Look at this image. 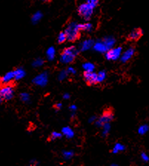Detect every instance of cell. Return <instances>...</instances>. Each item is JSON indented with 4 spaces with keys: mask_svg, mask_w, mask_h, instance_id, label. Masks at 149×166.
Returning <instances> with one entry per match:
<instances>
[{
    "mask_svg": "<svg viewBox=\"0 0 149 166\" xmlns=\"http://www.w3.org/2000/svg\"><path fill=\"white\" fill-rule=\"evenodd\" d=\"M65 33L67 36L68 41L71 42H76L80 38V35H81L79 25L76 22H70L65 28Z\"/></svg>",
    "mask_w": 149,
    "mask_h": 166,
    "instance_id": "cell-1",
    "label": "cell"
},
{
    "mask_svg": "<svg viewBox=\"0 0 149 166\" xmlns=\"http://www.w3.org/2000/svg\"><path fill=\"white\" fill-rule=\"evenodd\" d=\"M77 54V51L75 47H70V48H65L62 53V59L64 62L70 63L74 61L75 57Z\"/></svg>",
    "mask_w": 149,
    "mask_h": 166,
    "instance_id": "cell-2",
    "label": "cell"
},
{
    "mask_svg": "<svg viewBox=\"0 0 149 166\" xmlns=\"http://www.w3.org/2000/svg\"><path fill=\"white\" fill-rule=\"evenodd\" d=\"M93 9H94V7L87 2L79 6L78 12H79V15L83 17V19L88 20L93 14Z\"/></svg>",
    "mask_w": 149,
    "mask_h": 166,
    "instance_id": "cell-3",
    "label": "cell"
},
{
    "mask_svg": "<svg viewBox=\"0 0 149 166\" xmlns=\"http://www.w3.org/2000/svg\"><path fill=\"white\" fill-rule=\"evenodd\" d=\"M1 94L2 100L8 101L12 99L14 96V85H2L1 87Z\"/></svg>",
    "mask_w": 149,
    "mask_h": 166,
    "instance_id": "cell-4",
    "label": "cell"
},
{
    "mask_svg": "<svg viewBox=\"0 0 149 166\" xmlns=\"http://www.w3.org/2000/svg\"><path fill=\"white\" fill-rule=\"evenodd\" d=\"M83 78H84L85 82L88 86H92V85H96L98 83L99 80V77L97 74L90 71H85L83 73Z\"/></svg>",
    "mask_w": 149,
    "mask_h": 166,
    "instance_id": "cell-5",
    "label": "cell"
},
{
    "mask_svg": "<svg viewBox=\"0 0 149 166\" xmlns=\"http://www.w3.org/2000/svg\"><path fill=\"white\" fill-rule=\"evenodd\" d=\"M113 114L111 111H110L109 109L104 111V113L102 114V115L101 116L99 120V124L102 125V124L108 123V122H110V121L113 120Z\"/></svg>",
    "mask_w": 149,
    "mask_h": 166,
    "instance_id": "cell-6",
    "label": "cell"
},
{
    "mask_svg": "<svg viewBox=\"0 0 149 166\" xmlns=\"http://www.w3.org/2000/svg\"><path fill=\"white\" fill-rule=\"evenodd\" d=\"M143 34L142 29L141 28H134V30H131V33L128 36V40L130 41H137L141 38Z\"/></svg>",
    "mask_w": 149,
    "mask_h": 166,
    "instance_id": "cell-7",
    "label": "cell"
},
{
    "mask_svg": "<svg viewBox=\"0 0 149 166\" xmlns=\"http://www.w3.org/2000/svg\"><path fill=\"white\" fill-rule=\"evenodd\" d=\"M79 28L81 31H90L92 29V25L90 23H85L79 25Z\"/></svg>",
    "mask_w": 149,
    "mask_h": 166,
    "instance_id": "cell-8",
    "label": "cell"
},
{
    "mask_svg": "<svg viewBox=\"0 0 149 166\" xmlns=\"http://www.w3.org/2000/svg\"><path fill=\"white\" fill-rule=\"evenodd\" d=\"M67 39V36L65 34V32H61V33L59 34L58 39H57V41H58L59 44H62V43L65 42Z\"/></svg>",
    "mask_w": 149,
    "mask_h": 166,
    "instance_id": "cell-9",
    "label": "cell"
},
{
    "mask_svg": "<svg viewBox=\"0 0 149 166\" xmlns=\"http://www.w3.org/2000/svg\"><path fill=\"white\" fill-rule=\"evenodd\" d=\"M148 129H149V128H148V125H143V126L141 127L140 129H139V133H142V134H144V133H145L147 131H148Z\"/></svg>",
    "mask_w": 149,
    "mask_h": 166,
    "instance_id": "cell-10",
    "label": "cell"
},
{
    "mask_svg": "<svg viewBox=\"0 0 149 166\" xmlns=\"http://www.w3.org/2000/svg\"><path fill=\"white\" fill-rule=\"evenodd\" d=\"M98 2L99 0H88L87 2L89 3L91 6H93V7L94 8L97 4H98Z\"/></svg>",
    "mask_w": 149,
    "mask_h": 166,
    "instance_id": "cell-11",
    "label": "cell"
},
{
    "mask_svg": "<svg viewBox=\"0 0 149 166\" xmlns=\"http://www.w3.org/2000/svg\"><path fill=\"white\" fill-rule=\"evenodd\" d=\"M142 158H143L144 160L146 161V162H147V161H148V160H149L148 157V156H147V154H142Z\"/></svg>",
    "mask_w": 149,
    "mask_h": 166,
    "instance_id": "cell-12",
    "label": "cell"
},
{
    "mask_svg": "<svg viewBox=\"0 0 149 166\" xmlns=\"http://www.w3.org/2000/svg\"><path fill=\"white\" fill-rule=\"evenodd\" d=\"M40 17H41V15H40L39 14H36V15L34 16V19H36V20H37L38 19L40 18Z\"/></svg>",
    "mask_w": 149,
    "mask_h": 166,
    "instance_id": "cell-13",
    "label": "cell"
},
{
    "mask_svg": "<svg viewBox=\"0 0 149 166\" xmlns=\"http://www.w3.org/2000/svg\"><path fill=\"white\" fill-rule=\"evenodd\" d=\"M60 106H62V105L61 104H59V105H55V108L57 107V108H60Z\"/></svg>",
    "mask_w": 149,
    "mask_h": 166,
    "instance_id": "cell-14",
    "label": "cell"
},
{
    "mask_svg": "<svg viewBox=\"0 0 149 166\" xmlns=\"http://www.w3.org/2000/svg\"><path fill=\"white\" fill-rule=\"evenodd\" d=\"M42 1L45 2H50V1H51V0H42Z\"/></svg>",
    "mask_w": 149,
    "mask_h": 166,
    "instance_id": "cell-15",
    "label": "cell"
}]
</instances>
